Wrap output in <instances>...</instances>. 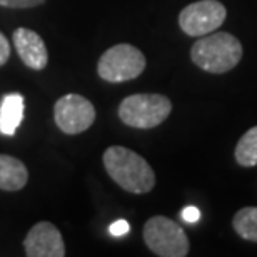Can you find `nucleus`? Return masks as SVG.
<instances>
[{
  "instance_id": "4",
  "label": "nucleus",
  "mask_w": 257,
  "mask_h": 257,
  "mask_svg": "<svg viewBox=\"0 0 257 257\" xmlns=\"http://www.w3.org/2000/svg\"><path fill=\"white\" fill-rule=\"evenodd\" d=\"M144 242L156 255L184 257L189 254V237L172 219L154 215L144 225Z\"/></svg>"
},
{
  "instance_id": "2",
  "label": "nucleus",
  "mask_w": 257,
  "mask_h": 257,
  "mask_svg": "<svg viewBox=\"0 0 257 257\" xmlns=\"http://www.w3.org/2000/svg\"><path fill=\"white\" fill-rule=\"evenodd\" d=\"M192 62L210 74H225L242 59V45L227 32H212L200 37L191 49Z\"/></svg>"
},
{
  "instance_id": "16",
  "label": "nucleus",
  "mask_w": 257,
  "mask_h": 257,
  "mask_svg": "<svg viewBox=\"0 0 257 257\" xmlns=\"http://www.w3.org/2000/svg\"><path fill=\"white\" fill-rule=\"evenodd\" d=\"M182 219L186 220L187 224H195L200 219V210L194 205H189L182 210Z\"/></svg>"
},
{
  "instance_id": "10",
  "label": "nucleus",
  "mask_w": 257,
  "mask_h": 257,
  "mask_svg": "<svg viewBox=\"0 0 257 257\" xmlns=\"http://www.w3.org/2000/svg\"><path fill=\"white\" fill-rule=\"evenodd\" d=\"M29 181V171L25 164L12 156L0 154V189L15 192L25 187Z\"/></svg>"
},
{
  "instance_id": "15",
  "label": "nucleus",
  "mask_w": 257,
  "mask_h": 257,
  "mask_svg": "<svg viewBox=\"0 0 257 257\" xmlns=\"http://www.w3.org/2000/svg\"><path fill=\"white\" fill-rule=\"evenodd\" d=\"M128 230H131V225H128L127 220H115L114 224H110L109 227V234L114 235V237H122V235L128 234Z\"/></svg>"
},
{
  "instance_id": "11",
  "label": "nucleus",
  "mask_w": 257,
  "mask_h": 257,
  "mask_svg": "<svg viewBox=\"0 0 257 257\" xmlns=\"http://www.w3.org/2000/svg\"><path fill=\"white\" fill-rule=\"evenodd\" d=\"M24 95L7 94L0 102V132L4 136H14L24 119Z\"/></svg>"
},
{
  "instance_id": "13",
  "label": "nucleus",
  "mask_w": 257,
  "mask_h": 257,
  "mask_svg": "<svg viewBox=\"0 0 257 257\" xmlns=\"http://www.w3.org/2000/svg\"><path fill=\"white\" fill-rule=\"evenodd\" d=\"M234 230L245 240L257 242V207H242L232 219Z\"/></svg>"
},
{
  "instance_id": "8",
  "label": "nucleus",
  "mask_w": 257,
  "mask_h": 257,
  "mask_svg": "<svg viewBox=\"0 0 257 257\" xmlns=\"http://www.w3.org/2000/svg\"><path fill=\"white\" fill-rule=\"evenodd\" d=\"M24 249L29 257H64L65 244L62 234L52 222H37L24 239Z\"/></svg>"
},
{
  "instance_id": "7",
  "label": "nucleus",
  "mask_w": 257,
  "mask_h": 257,
  "mask_svg": "<svg viewBox=\"0 0 257 257\" xmlns=\"http://www.w3.org/2000/svg\"><path fill=\"white\" fill-rule=\"evenodd\" d=\"M54 119L64 134L75 136L85 132L95 120L94 104L79 94H67L55 102Z\"/></svg>"
},
{
  "instance_id": "17",
  "label": "nucleus",
  "mask_w": 257,
  "mask_h": 257,
  "mask_svg": "<svg viewBox=\"0 0 257 257\" xmlns=\"http://www.w3.org/2000/svg\"><path fill=\"white\" fill-rule=\"evenodd\" d=\"M9 57H10V44H9L7 37L0 32V67L7 62Z\"/></svg>"
},
{
  "instance_id": "14",
  "label": "nucleus",
  "mask_w": 257,
  "mask_h": 257,
  "mask_svg": "<svg viewBox=\"0 0 257 257\" xmlns=\"http://www.w3.org/2000/svg\"><path fill=\"white\" fill-rule=\"evenodd\" d=\"M44 2L45 0H0V5L9 9H30L37 7V5Z\"/></svg>"
},
{
  "instance_id": "12",
  "label": "nucleus",
  "mask_w": 257,
  "mask_h": 257,
  "mask_svg": "<svg viewBox=\"0 0 257 257\" xmlns=\"http://www.w3.org/2000/svg\"><path fill=\"white\" fill-rule=\"evenodd\" d=\"M235 161L242 167L257 166V125L249 128L235 146Z\"/></svg>"
},
{
  "instance_id": "9",
  "label": "nucleus",
  "mask_w": 257,
  "mask_h": 257,
  "mask_svg": "<svg viewBox=\"0 0 257 257\" xmlns=\"http://www.w3.org/2000/svg\"><path fill=\"white\" fill-rule=\"evenodd\" d=\"M14 45L22 62L34 70H42L47 67L49 52L42 37L30 29L20 27L14 32Z\"/></svg>"
},
{
  "instance_id": "1",
  "label": "nucleus",
  "mask_w": 257,
  "mask_h": 257,
  "mask_svg": "<svg viewBox=\"0 0 257 257\" xmlns=\"http://www.w3.org/2000/svg\"><path fill=\"white\" fill-rule=\"evenodd\" d=\"M104 167L115 184L131 194H147L156 186V174L142 156L122 146L104 152Z\"/></svg>"
},
{
  "instance_id": "5",
  "label": "nucleus",
  "mask_w": 257,
  "mask_h": 257,
  "mask_svg": "<svg viewBox=\"0 0 257 257\" xmlns=\"http://www.w3.org/2000/svg\"><path fill=\"white\" fill-rule=\"evenodd\" d=\"M146 69V57L131 44H119L102 54L97 64L99 77L107 82H125L139 77Z\"/></svg>"
},
{
  "instance_id": "6",
  "label": "nucleus",
  "mask_w": 257,
  "mask_h": 257,
  "mask_svg": "<svg viewBox=\"0 0 257 257\" xmlns=\"http://www.w3.org/2000/svg\"><path fill=\"white\" fill-rule=\"evenodd\" d=\"M227 10L219 0H199L189 4L179 15V25L189 37H204L224 24Z\"/></svg>"
},
{
  "instance_id": "3",
  "label": "nucleus",
  "mask_w": 257,
  "mask_h": 257,
  "mask_svg": "<svg viewBox=\"0 0 257 257\" xmlns=\"http://www.w3.org/2000/svg\"><path fill=\"white\" fill-rule=\"evenodd\" d=\"M172 102L162 94H134L119 105V117L134 128H152L161 125L171 115Z\"/></svg>"
}]
</instances>
